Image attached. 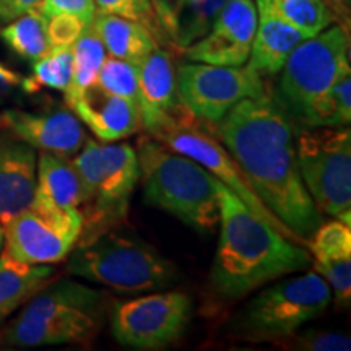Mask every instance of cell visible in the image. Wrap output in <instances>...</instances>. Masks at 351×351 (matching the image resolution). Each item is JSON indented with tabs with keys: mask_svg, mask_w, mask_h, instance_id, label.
<instances>
[{
	"mask_svg": "<svg viewBox=\"0 0 351 351\" xmlns=\"http://www.w3.org/2000/svg\"><path fill=\"white\" fill-rule=\"evenodd\" d=\"M0 38L21 59L36 62L51 51L47 39V19L38 7L12 20L0 32Z\"/></svg>",
	"mask_w": 351,
	"mask_h": 351,
	"instance_id": "25",
	"label": "cell"
},
{
	"mask_svg": "<svg viewBox=\"0 0 351 351\" xmlns=\"http://www.w3.org/2000/svg\"><path fill=\"white\" fill-rule=\"evenodd\" d=\"M219 241L212 275L213 288L238 300L262 285L313 267V256L258 218L234 192L218 181Z\"/></svg>",
	"mask_w": 351,
	"mask_h": 351,
	"instance_id": "2",
	"label": "cell"
},
{
	"mask_svg": "<svg viewBox=\"0 0 351 351\" xmlns=\"http://www.w3.org/2000/svg\"><path fill=\"white\" fill-rule=\"evenodd\" d=\"M64 93L70 111L101 142H116L142 129L137 104L109 93L96 83L83 90Z\"/></svg>",
	"mask_w": 351,
	"mask_h": 351,
	"instance_id": "16",
	"label": "cell"
},
{
	"mask_svg": "<svg viewBox=\"0 0 351 351\" xmlns=\"http://www.w3.org/2000/svg\"><path fill=\"white\" fill-rule=\"evenodd\" d=\"M95 3L101 13L137 21L155 36L158 44L166 43L150 0H95Z\"/></svg>",
	"mask_w": 351,
	"mask_h": 351,
	"instance_id": "33",
	"label": "cell"
},
{
	"mask_svg": "<svg viewBox=\"0 0 351 351\" xmlns=\"http://www.w3.org/2000/svg\"><path fill=\"white\" fill-rule=\"evenodd\" d=\"M33 200L64 212H78L80 184L67 156L41 152L36 163V189Z\"/></svg>",
	"mask_w": 351,
	"mask_h": 351,
	"instance_id": "21",
	"label": "cell"
},
{
	"mask_svg": "<svg viewBox=\"0 0 351 351\" xmlns=\"http://www.w3.org/2000/svg\"><path fill=\"white\" fill-rule=\"evenodd\" d=\"M41 0H0V20L12 21L38 7Z\"/></svg>",
	"mask_w": 351,
	"mask_h": 351,
	"instance_id": "38",
	"label": "cell"
},
{
	"mask_svg": "<svg viewBox=\"0 0 351 351\" xmlns=\"http://www.w3.org/2000/svg\"><path fill=\"white\" fill-rule=\"evenodd\" d=\"M257 28L254 0H230L205 36L182 52L192 62L241 67L247 62Z\"/></svg>",
	"mask_w": 351,
	"mask_h": 351,
	"instance_id": "14",
	"label": "cell"
},
{
	"mask_svg": "<svg viewBox=\"0 0 351 351\" xmlns=\"http://www.w3.org/2000/svg\"><path fill=\"white\" fill-rule=\"evenodd\" d=\"M3 249V230H2V225H0V252H2Z\"/></svg>",
	"mask_w": 351,
	"mask_h": 351,
	"instance_id": "40",
	"label": "cell"
},
{
	"mask_svg": "<svg viewBox=\"0 0 351 351\" xmlns=\"http://www.w3.org/2000/svg\"><path fill=\"white\" fill-rule=\"evenodd\" d=\"M351 121V70L345 72L324 98L306 129L345 127Z\"/></svg>",
	"mask_w": 351,
	"mask_h": 351,
	"instance_id": "30",
	"label": "cell"
},
{
	"mask_svg": "<svg viewBox=\"0 0 351 351\" xmlns=\"http://www.w3.org/2000/svg\"><path fill=\"white\" fill-rule=\"evenodd\" d=\"M228 2L230 0H187L179 19L176 49L182 51L205 36Z\"/></svg>",
	"mask_w": 351,
	"mask_h": 351,
	"instance_id": "29",
	"label": "cell"
},
{
	"mask_svg": "<svg viewBox=\"0 0 351 351\" xmlns=\"http://www.w3.org/2000/svg\"><path fill=\"white\" fill-rule=\"evenodd\" d=\"M313 254V267L326 278L332 296L340 307H348L351 300V230L343 221L320 225L307 239Z\"/></svg>",
	"mask_w": 351,
	"mask_h": 351,
	"instance_id": "17",
	"label": "cell"
},
{
	"mask_svg": "<svg viewBox=\"0 0 351 351\" xmlns=\"http://www.w3.org/2000/svg\"><path fill=\"white\" fill-rule=\"evenodd\" d=\"M38 8L46 19L59 13H69L80 19L86 26L93 23L96 15L95 0H41Z\"/></svg>",
	"mask_w": 351,
	"mask_h": 351,
	"instance_id": "36",
	"label": "cell"
},
{
	"mask_svg": "<svg viewBox=\"0 0 351 351\" xmlns=\"http://www.w3.org/2000/svg\"><path fill=\"white\" fill-rule=\"evenodd\" d=\"M91 25L106 52L125 62L140 65L158 47L155 36L137 21L98 12Z\"/></svg>",
	"mask_w": 351,
	"mask_h": 351,
	"instance_id": "23",
	"label": "cell"
},
{
	"mask_svg": "<svg viewBox=\"0 0 351 351\" xmlns=\"http://www.w3.org/2000/svg\"><path fill=\"white\" fill-rule=\"evenodd\" d=\"M96 85L109 93L122 96L134 101L137 104L138 96V70L137 65L125 62V60L116 59V57H106L101 65Z\"/></svg>",
	"mask_w": 351,
	"mask_h": 351,
	"instance_id": "32",
	"label": "cell"
},
{
	"mask_svg": "<svg viewBox=\"0 0 351 351\" xmlns=\"http://www.w3.org/2000/svg\"><path fill=\"white\" fill-rule=\"evenodd\" d=\"M138 179L137 152L129 143L101 145L98 192L93 205L82 213V234L78 241L95 238L124 221Z\"/></svg>",
	"mask_w": 351,
	"mask_h": 351,
	"instance_id": "12",
	"label": "cell"
},
{
	"mask_svg": "<svg viewBox=\"0 0 351 351\" xmlns=\"http://www.w3.org/2000/svg\"><path fill=\"white\" fill-rule=\"evenodd\" d=\"M73 78L65 91H78L96 83V77L106 59L103 41L96 34L93 25H88L72 46Z\"/></svg>",
	"mask_w": 351,
	"mask_h": 351,
	"instance_id": "28",
	"label": "cell"
},
{
	"mask_svg": "<svg viewBox=\"0 0 351 351\" xmlns=\"http://www.w3.org/2000/svg\"><path fill=\"white\" fill-rule=\"evenodd\" d=\"M0 225L3 251L32 265H52L64 261L82 234L80 213L52 208L36 200Z\"/></svg>",
	"mask_w": 351,
	"mask_h": 351,
	"instance_id": "9",
	"label": "cell"
},
{
	"mask_svg": "<svg viewBox=\"0 0 351 351\" xmlns=\"http://www.w3.org/2000/svg\"><path fill=\"white\" fill-rule=\"evenodd\" d=\"M75 169L78 184H80V208L78 212H85L93 205L98 192L101 178V143L95 138H86L83 147L77 152V156L72 160Z\"/></svg>",
	"mask_w": 351,
	"mask_h": 351,
	"instance_id": "31",
	"label": "cell"
},
{
	"mask_svg": "<svg viewBox=\"0 0 351 351\" xmlns=\"http://www.w3.org/2000/svg\"><path fill=\"white\" fill-rule=\"evenodd\" d=\"M137 158L148 205L165 210L202 234L217 230L218 179L210 171L150 137L138 140Z\"/></svg>",
	"mask_w": 351,
	"mask_h": 351,
	"instance_id": "3",
	"label": "cell"
},
{
	"mask_svg": "<svg viewBox=\"0 0 351 351\" xmlns=\"http://www.w3.org/2000/svg\"><path fill=\"white\" fill-rule=\"evenodd\" d=\"M348 51V34L335 25L306 38L289 54L276 96L301 129L307 127L337 80L350 70Z\"/></svg>",
	"mask_w": 351,
	"mask_h": 351,
	"instance_id": "6",
	"label": "cell"
},
{
	"mask_svg": "<svg viewBox=\"0 0 351 351\" xmlns=\"http://www.w3.org/2000/svg\"><path fill=\"white\" fill-rule=\"evenodd\" d=\"M289 345L291 350H306V351H348L351 341L348 335L339 332H317L311 330L296 337L295 340L283 339L280 340ZM276 341V343H280Z\"/></svg>",
	"mask_w": 351,
	"mask_h": 351,
	"instance_id": "34",
	"label": "cell"
},
{
	"mask_svg": "<svg viewBox=\"0 0 351 351\" xmlns=\"http://www.w3.org/2000/svg\"><path fill=\"white\" fill-rule=\"evenodd\" d=\"M70 254L69 274L106 285L122 295L163 291L178 278L174 263L153 245L111 230L78 241Z\"/></svg>",
	"mask_w": 351,
	"mask_h": 351,
	"instance_id": "4",
	"label": "cell"
},
{
	"mask_svg": "<svg viewBox=\"0 0 351 351\" xmlns=\"http://www.w3.org/2000/svg\"><path fill=\"white\" fill-rule=\"evenodd\" d=\"M192 301L184 293H153L119 301L111 309V333L122 346L138 351L168 348L191 322Z\"/></svg>",
	"mask_w": 351,
	"mask_h": 351,
	"instance_id": "8",
	"label": "cell"
},
{
	"mask_svg": "<svg viewBox=\"0 0 351 351\" xmlns=\"http://www.w3.org/2000/svg\"><path fill=\"white\" fill-rule=\"evenodd\" d=\"M178 91L197 119L217 125L236 104L265 93L262 75L245 67L184 64L179 67Z\"/></svg>",
	"mask_w": 351,
	"mask_h": 351,
	"instance_id": "10",
	"label": "cell"
},
{
	"mask_svg": "<svg viewBox=\"0 0 351 351\" xmlns=\"http://www.w3.org/2000/svg\"><path fill=\"white\" fill-rule=\"evenodd\" d=\"M256 5L269 8L307 38L315 36L333 21L324 0H256Z\"/></svg>",
	"mask_w": 351,
	"mask_h": 351,
	"instance_id": "26",
	"label": "cell"
},
{
	"mask_svg": "<svg viewBox=\"0 0 351 351\" xmlns=\"http://www.w3.org/2000/svg\"><path fill=\"white\" fill-rule=\"evenodd\" d=\"M98 327V311H80V313L44 319L19 317L8 327L5 340L8 345L19 346V348L85 343L96 335Z\"/></svg>",
	"mask_w": 351,
	"mask_h": 351,
	"instance_id": "19",
	"label": "cell"
},
{
	"mask_svg": "<svg viewBox=\"0 0 351 351\" xmlns=\"http://www.w3.org/2000/svg\"><path fill=\"white\" fill-rule=\"evenodd\" d=\"M153 10H155L158 25L165 34L166 43H171L176 46V38H178L179 19L184 5L187 0H150Z\"/></svg>",
	"mask_w": 351,
	"mask_h": 351,
	"instance_id": "37",
	"label": "cell"
},
{
	"mask_svg": "<svg viewBox=\"0 0 351 351\" xmlns=\"http://www.w3.org/2000/svg\"><path fill=\"white\" fill-rule=\"evenodd\" d=\"M161 142L168 145L171 150L182 153L192 160H195L197 163L204 166L205 169L210 171L215 178L218 179L223 186H226L231 192H234L241 200L251 208L252 213H256L258 218H262L263 221L269 223L271 228H275L276 231L282 232L283 236H287L288 239L295 241L304 245L306 241L293 232L289 228H287L275 217L274 213L267 208V205L258 199L254 189L249 186L247 179L244 178L243 171H241L239 165L236 163L234 158L230 155V152L223 147V143L219 140L213 138L208 132L200 129L199 125H187V127H179V129L166 132L165 135H161Z\"/></svg>",
	"mask_w": 351,
	"mask_h": 351,
	"instance_id": "11",
	"label": "cell"
},
{
	"mask_svg": "<svg viewBox=\"0 0 351 351\" xmlns=\"http://www.w3.org/2000/svg\"><path fill=\"white\" fill-rule=\"evenodd\" d=\"M301 127L276 93L247 98L217 124V137L239 165L258 199L298 238L306 241L322 225L301 178L296 138Z\"/></svg>",
	"mask_w": 351,
	"mask_h": 351,
	"instance_id": "1",
	"label": "cell"
},
{
	"mask_svg": "<svg viewBox=\"0 0 351 351\" xmlns=\"http://www.w3.org/2000/svg\"><path fill=\"white\" fill-rule=\"evenodd\" d=\"M137 106L142 127L153 138L166 132L197 124V117L186 108L178 91V78L169 52L156 47L137 65Z\"/></svg>",
	"mask_w": 351,
	"mask_h": 351,
	"instance_id": "13",
	"label": "cell"
},
{
	"mask_svg": "<svg viewBox=\"0 0 351 351\" xmlns=\"http://www.w3.org/2000/svg\"><path fill=\"white\" fill-rule=\"evenodd\" d=\"M86 25L77 16L59 13L47 19V39L52 47H72Z\"/></svg>",
	"mask_w": 351,
	"mask_h": 351,
	"instance_id": "35",
	"label": "cell"
},
{
	"mask_svg": "<svg viewBox=\"0 0 351 351\" xmlns=\"http://www.w3.org/2000/svg\"><path fill=\"white\" fill-rule=\"evenodd\" d=\"M52 275L54 269L47 263L32 265L0 252V322L46 287Z\"/></svg>",
	"mask_w": 351,
	"mask_h": 351,
	"instance_id": "24",
	"label": "cell"
},
{
	"mask_svg": "<svg viewBox=\"0 0 351 351\" xmlns=\"http://www.w3.org/2000/svg\"><path fill=\"white\" fill-rule=\"evenodd\" d=\"M36 150L10 134L0 135V221L25 210L36 189Z\"/></svg>",
	"mask_w": 351,
	"mask_h": 351,
	"instance_id": "18",
	"label": "cell"
},
{
	"mask_svg": "<svg viewBox=\"0 0 351 351\" xmlns=\"http://www.w3.org/2000/svg\"><path fill=\"white\" fill-rule=\"evenodd\" d=\"M21 80H23V78H21L15 70L0 64V103H2L3 99H7V96H10L16 88L21 86Z\"/></svg>",
	"mask_w": 351,
	"mask_h": 351,
	"instance_id": "39",
	"label": "cell"
},
{
	"mask_svg": "<svg viewBox=\"0 0 351 351\" xmlns=\"http://www.w3.org/2000/svg\"><path fill=\"white\" fill-rule=\"evenodd\" d=\"M298 165L319 212L351 219V132L335 127L300 129Z\"/></svg>",
	"mask_w": 351,
	"mask_h": 351,
	"instance_id": "7",
	"label": "cell"
},
{
	"mask_svg": "<svg viewBox=\"0 0 351 351\" xmlns=\"http://www.w3.org/2000/svg\"><path fill=\"white\" fill-rule=\"evenodd\" d=\"M333 300L332 289L317 271L289 276L254 296L234 320V332L247 341H280L317 319Z\"/></svg>",
	"mask_w": 351,
	"mask_h": 351,
	"instance_id": "5",
	"label": "cell"
},
{
	"mask_svg": "<svg viewBox=\"0 0 351 351\" xmlns=\"http://www.w3.org/2000/svg\"><path fill=\"white\" fill-rule=\"evenodd\" d=\"M73 78L72 47H52L46 56L38 59L33 67V77L21 80V88L36 93L39 88L65 91Z\"/></svg>",
	"mask_w": 351,
	"mask_h": 351,
	"instance_id": "27",
	"label": "cell"
},
{
	"mask_svg": "<svg viewBox=\"0 0 351 351\" xmlns=\"http://www.w3.org/2000/svg\"><path fill=\"white\" fill-rule=\"evenodd\" d=\"M0 129L28 143L34 150L67 158L75 155L88 138L82 122L67 109L46 112L7 109L0 112Z\"/></svg>",
	"mask_w": 351,
	"mask_h": 351,
	"instance_id": "15",
	"label": "cell"
},
{
	"mask_svg": "<svg viewBox=\"0 0 351 351\" xmlns=\"http://www.w3.org/2000/svg\"><path fill=\"white\" fill-rule=\"evenodd\" d=\"M306 38L304 33L269 8L257 7V28L245 64L258 75H276L282 72L293 49Z\"/></svg>",
	"mask_w": 351,
	"mask_h": 351,
	"instance_id": "20",
	"label": "cell"
},
{
	"mask_svg": "<svg viewBox=\"0 0 351 351\" xmlns=\"http://www.w3.org/2000/svg\"><path fill=\"white\" fill-rule=\"evenodd\" d=\"M103 295L98 289L73 280H60L47 283L26 302L21 319H44L56 315L80 313V311H98Z\"/></svg>",
	"mask_w": 351,
	"mask_h": 351,
	"instance_id": "22",
	"label": "cell"
}]
</instances>
